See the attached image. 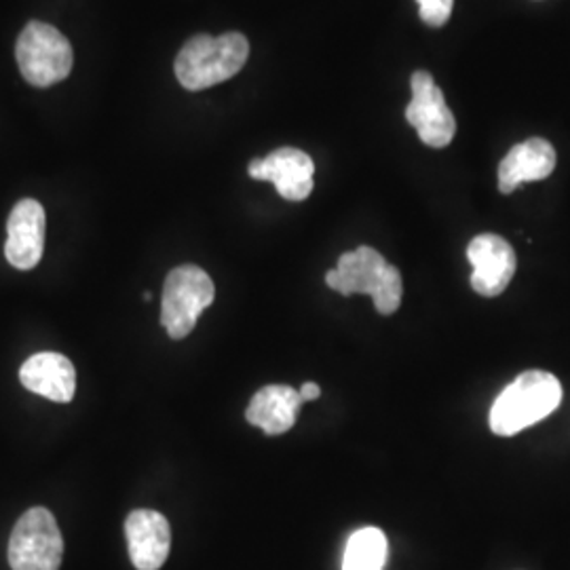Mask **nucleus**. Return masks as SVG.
Wrapping results in <instances>:
<instances>
[{"instance_id":"f257e3e1","label":"nucleus","mask_w":570,"mask_h":570,"mask_svg":"<svg viewBox=\"0 0 570 570\" xmlns=\"http://www.w3.org/2000/svg\"><path fill=\"white\" fill-rule=\"evenodd\" d=\"M560 402L562 385L553 374L543 370L522 372L490 407V429L501 438H511L550 416Z\"/></svg>"},{"instance_id":"f03ea898","label":"nucleus","mask_w":570,"mask_h":570,"mask_svg":"<svg viewBox=\"0 0 570 570\" xmlns=\"http://www.w3.org/2000/svg\"><path fill=\"white\" fill-rule=\"evenodd\" d=\"M326 284L343 296L367 294L381 315H393L402 305V275L374 249L362 245L338 258V266L327 271Z\"/></svg>"},{"instance_id":"7ed1b4c3","label":"nucleus","mask_w":570,"mask_h":570,"mask_svg":"<svg viewBox=\"0 0 570 570\" xmlns=\"http://www.w3.org/2000/svg\"><path fill=\"white\" fill-rule=\"evenodd\" d=\"M249 58V42L242 32L223 37L199 35L186 42L176 58V77L188 91H202L242 72Z\"/></svg>"},{"instance_id":"20e7f679","label":"nucleus","mask_w":570,"mask_h":570,"mask_svg":"<svg viewBox=\"0 0 570 570\" xmlns=\"http://www.w3.org/2000/svg\"><path fill=\"white\" fill-rule=\"evenodd\" d=\"M16 58L21 77L35 87H51L63 81L72 70V47L58 28L30 21L21 30Z\"/></svg>"},{"instance_id":"39448f33","label":"nucleus","mask_w":570,"mask_h":570,"mask_svg":"<svg viewBox=\"0 0 570 570\" xmlns=\"http://www.w3.org/2000/svg\"><path fill=\"white\" fill-rule=\"evenodd\" d=\"M216 287L204 268L183 265L174 268L164 285L161 324L174 341L186 338L207 306L214 303Z\"/></svg>"},{"instance_id":"423d86ee","label":"nucleus","mask_w":570,"mask_h":570,"mask_svg":"<svg viewBox=\"0 0 570 570\" xmlns=\"http://www.w3.org/2000/svg\"><path fill=\"white\" fill-rule=\"evenodd\" d=\"M63 539L53 513L32 508L18 520L9 539V564L13 570H60Z\"/></svg>"},{"instance_id":"0eeeda50","label":"nucleus","mask_w":570,"mask_h":570,"mask_svg":"<svg viewBox=\"0 0 570 570\" xmlns=\"http://www.w3.org/2000/svg\"><path fill=\"white\" fill-rule=\"evenodd\" d=\"M410 87L412 102L407 104L406 121L419 131L421 142L431 148H446L456 134V121L446 106L444 91L425 70L412 75Z\"/></svg>"},{"instance_id":"6e6552de","label":"nucleus","mask_w":570,"mask_h":570,"mask_svg":"<svg viewBox=\"0 0 570 570\" xmlns=\"http://www.w3.org/2000/svg\"><path fill=\"white\" fill-rule=\"evenodd\" d=\"M471 287L487 298H494L508 289L515 273V252L503 237L484 233L471 239L468 247Z\"/></svg>"},{"instance_id":"1a4fd4ad","label":"nucleus","mask_w":570,"mask_h":570,"mask_svg":"<svg viewBox=\"0 0 570 570\" xmlns=\"http://www.w3.org/2000/svg\"><path fill=\"white\" fill-rule=\"evenodd\" d=\"M249 176L254 180L275 184L285 202H305L313 190V159L298 148H277L265 159L249 164Z\"/></svg>"},{"instance_id":"9d476101","label":"nucleus","mask_w":570,"mask_h":570,"mask_svg":"<svg viewBox=\"0 0 570 570\" xmlns=\"http://www.w3.org/2000/svg\"><path fill=\"white\" fill-rule=\"evenodd\" d=\"M45 249V209L35 199H21L7 220L4 256L9 265L30 271L41 263Z\"/></svg>"},{"instance_id":"9b49d317","label":"nucleus","mask_w":570,"mask_h":570,"mask_svg":"<svg viewBox=\"0 0 570 570\" xmlns=\"http://www.w3.org/2000/svg\"><path fill=\"white\" fill-rule=\"evenodd\" d=\"M127 550L138 570H159L171 548V529L164 513L153 510L131 511L125 520Z\"/></svg>"},{"instance_id":"f8f14e48","label":"nucleus","mask_w":570,"mask_h":570,"mask_svg":"<svg viewBox=\"0 0 570 570\" xmlns=\"http://www.w3.org/2000/svg\"><path fill=\"white\" fill-rule=\"evenodd\" d=\"M23 387L51 402L68 404L77 391V370L61 353H37L23 362L20 370Z\"/></svg>"},{"instance_id":"ddd939ff","label":"nucleus","mask_w":570,"mask_h":570,"mask_svg":"<svg viewBox=\"0 0 570 570\" xmlns=\"http://www.w3.org/2000/svg\"><path fill=\"white\" fill-rule=\"evenodd\" d=\"M556 167V150L543 138H530L515 144L499 165V190L513 193L520 184L546 180Z\"/></svg>"},{"instance_id":"4468645a","label":"nucleus","mask_w":570,"mask_h":570,"mask_svg":"<svg viewBox=\"0 0 570 570\" xmlns=\"http://www.w3.org/2000/svg\"><path fill=\"white\" fill-rule=\"evenodd\" d=\"M301 406L303 400L296 389L289 385H268L256 391L245 410V419L249 425L263 429L266 435H282L294 428Z\"/></svg>"},{"instance_id":"2eb2a0df","label":"nucleus","mask_w":570,"mask_h":570,"mask_svg":"<svg viewBox=\"0 0 570 570\" xmlns=\"http://www.w3.org/2000/svg\"><path fill=\"white\" fill-rule=\"evenodd\" d=\"M385 532L374 527L351 534L343 556V570H383L387 564Z\"/></svg>"},{"instance_id":"dca6fc26","label":"nucleus","mask_w":570,"mask_h":570,"mask_svg":"<svg viewBox=\"0 0 570 570\" xmlns=\"http://www.w3.org/2000/svg\"><path fill=\"white\" fill-rule=\"evenodd\" d=\"M421 7V20L431 28H442L452 16L454 0H416Z\"/></svg>"},{"instance_id":"f3484780","label":"nucleus","mask_w":570,"mask_h":570,"mask_svg":"<svg viewBox=\"0 0 570 570\" xmlns=\"http://www.w3.org/2000/svg\"><path fill=\"white\" fill-rule=\"evenodd\" d=\"M298 393H301V400H303V404H305V402H315V400H320L322 389H320V385H315V383H305Z\"/></svg>"}]
</instances>
